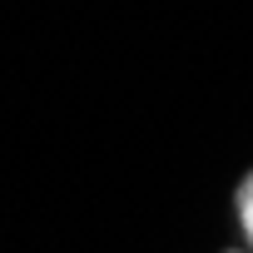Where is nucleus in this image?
Returning a JSON list of instances; mask_svg holds the SVG:
<instances>
[{"label":"nucleus","instance_id":"f257e3e1","mask_svg":"<svg viewBox=\"0 0 253 253\" xmlns=\"http://www.w3.org/2000/svg\"><path fill=\"white\" fill-rule=\"evenodd\" d=\"M233 218H238V233H243V243L253 248V169L238 179V189H233Z\"/></svg>","mask_w":253,"mask_h":253},{"label":"nucleus","instance_id":"f03ea898","mask_svg":"<svg viewBox=\"0 0 253 253\" xmlns=\"http://www.w3.org/2000/svg\"><path fill=\"white\" fill-rule=\"evenodd\" d=\"M228 253H253V248H228Z\"/></svg>","mask_w":253,"mask_h":253}]
</instances>
